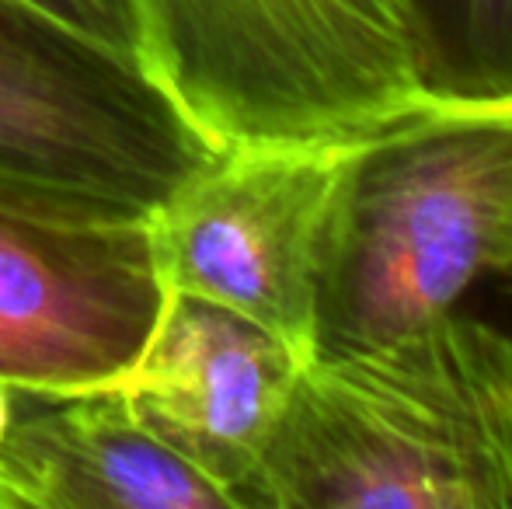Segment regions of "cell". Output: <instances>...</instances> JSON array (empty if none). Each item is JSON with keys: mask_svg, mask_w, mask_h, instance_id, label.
Returning a JSON list of instances; mask_svg holds the SVG:
<instances>
[{"mask_svg": "<svg viewBox=\"0 0 512 509\" xmlns=\"http://www.w3.org/2000/svg\"><path fill=\"white\" fill-rule=\"evenodd\" d=\"M248 509H512V335L453 307L310 356Z\"/></svg>", "mask_w": 512, "mask_h": 509, "instance_id": "cell-1", "label": "cell"}, {"mask_svg": "<svg viewBox=\"0 0 512 509\" xmlns=\"http://www.w3.org/2000/svg\"><path fill=\"white\" fill-rule=\"evenodd\" d=\"M140 67L213 147H352L432 109L415 0H136Z\"/></svg>", "mask_w": 512, "mask_h": 509, "instance_id": "cell-2", "label": "cell"}, {"mask_svg": "<svg viewBox=\"0 0 512 509\" xmlns=\"http://www.w3.org/2000/svg\"><path fill=\"white\" fill-rule=\"evenodd\" d=\"M512 269V98L443 105L345 150L314 356L373 346Z\"/></svg>", "mask_w": 512, "mask_h": 509, "instance_id": "cell-3", "label": "cell"}, {"mask_svg": "<svg viewBox=\"0 0 512 509\" xmlns=\"http://www.w3.org/2000/svg\"><path fill=\"white\" fill-rule=\"evenodd\" d=\"M220 147L126 56H0V206L74 224H147Z\"/></svg>", "mask_w": 512, "mask_h": 509, "instance_id": "cell-4", "label": "cell"}, {"mask_svg": "<svg viewBox=\"0 0 512 509\" xmlns=\"http://www.w3.org/2000/svg\"><path fill=\"white\" fill-rule=\"evenodd\" d=\"M345 150H220L147 220L168 293L216 300L283 335L310 360Z\"/></svg>", "mask_w": 512, "mask_h": 509, "instance_id": "cell-5", "label": "cell"}, {"mask_svg": "<svg viewBox=\"0 0 512 509\" xmlns=\"http://www.w3.org/2000/svg\"><path fill=\"white\" fill-rule=\"evenodd\" d=\"M164 304L147 224H74L0 206V387L115 384Z\"/></svg>", "mask_w": 512, "mask_h": 509, "instance_id": "cell-6", "label": "cell"}, {"mask_svg": "<svg viewBox=\"0 0 512 509\" xmlns=\"http://www.w3.org/2000/svg\"><path fill=\"white\" fill-rule=\"evenodd\" d=\"M307 356L206 297L168 293L154 335L119 377L140 426L248 509L258 457Z\"/></svg>", "mask_w": 512, "mask_h": 509, "instance_id": "cell-7", "label": "cell"}, {"mask_svg": "<svg viewBox=\"0 0 512 509\" xmlns=\"http://www.w3.org/2000/svg\"><path fill=\"white\" fill-rule=\"evenodd\" d=\"M0 496L7 509H234L140 426L119 384L0 387Z\"/></svg>", "mask_w": 512, "mask_h": 509, "instance_id": "cell-8", "label": "cell"}, {"mask_svg": "<svg viewBox=\"0 0 512 509\" xmlns=\"http://www.w3.org/2000/svg\"><path fill=\"white\" fill-rule=\"evenodd\" d=\"M112 49L39 11L28 0H0V56L28 63H88ZM119 56V53H115Z\"/></svg>", "mask_w": 512, "mask_h": 509, "instance_id": "cell-9", "label": "cell"}, {"mask_svg": "<svg viewBox=\"0 0 512 509\" xmlns=\"http://www.w3.org/2000/svg\"><path fill=\"white\" fill-rule=\"evenodd\" d=\"M39 11L53 14L84 39L140 63V28H136V0H28Z\"/></svg>", "mask_w": 512, "mask_h": 509, "instance_id": "cell-10", "label": "cell"}, {"mask_svg": "<svg viewBox=\"0 0 512 509\" xmlns=\"http://www.w3.org/2000/svg\"><path fill=\"white\" fill-rule=\"evenodd\" d=\"M485 286H492L495 307L502 311V321H499V325L512 335V269H506L502 276H495V279H488Z\"/></svg>", "mask_w": 512, "mask_h": 509, "instance_id": "cell-11", "label": "cell"}, {"mask_svg": "<svg viewBox=\"0 0 512 509\" xmlns=\"http://www.w3.org/2000/svg\"><path fill=\"white\" fill-rule=\"evenodd\" d=\"M0 509H7V506H4V496H0Z\"/></svg>", "mask_w": 512, "mask_h": 509, "instance_id": "cell-12", "label": "cell"}]
</instances>
